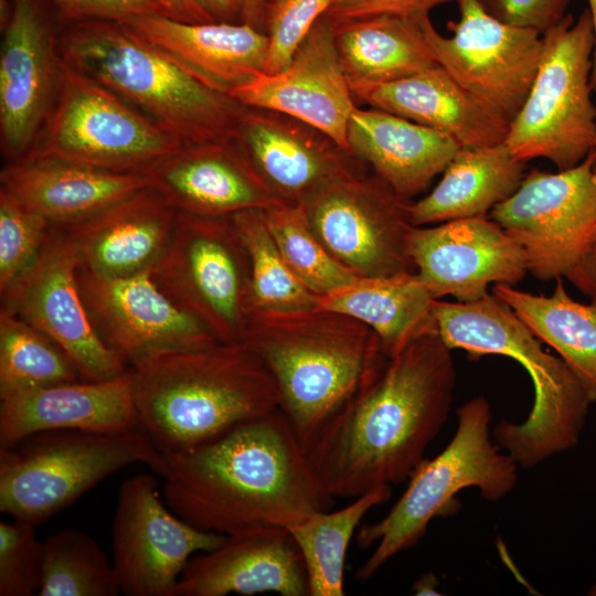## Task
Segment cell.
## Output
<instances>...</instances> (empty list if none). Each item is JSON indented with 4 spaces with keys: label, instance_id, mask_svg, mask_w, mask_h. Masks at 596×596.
I'll return each mask as SVG.
<instances>
[{
    "label": "cell",
    "instance_id": "e0dca14e",
    "mask_svg": "<svg viewBox=\"0 0 596 596\" xmlns=\"http://www.w3.org/2000/svg\"><path fill=\"white\" fill-rule=\"evenodd\" d=\"M77 279L94 327L129 368L217 340L161 290L152 270L105 277L78 266Z\"/></svg>",
    "mask_w": 596,
    "mask_h": 596
},
{
    "label": "cell",
    "instance_id": "7bdbcfd3",
    "mask_svg": "<svg viewBox=\"0 0 596 596\" xmlns=\"http://www.w3.org/2000/svg\"><path fill=\"white\" fill-rule=\"evenodd\" d=\"M571 0H478L498 20L543 34L567 13Z\"/></svg>",
    "mask_w": 596,
    "mask_h": 596
},
{
    "label": "cell",
    "instance_id": "8992f818",
    "mask_svg": "<svg viewBox=\"0 0 596 596\" xmlns=\"http://www.w3.org/2000/svg\"><path fill=\"white\" fill-rule=\"evenodd\" d=\"M63 60L142 111L183 143L236 137L246 106L212 88L171 54L125 24L72 23Z\"/></svg>",
    "mask_w": 596,
    "mask_h": 596
},
{
    "label": "cell",
    "instance_id": "30bf717a",
    "mask_svg": "<svg viewBox=\"0 0 596 596\" xmlns=\"http://www.w3.org/2000/svg\"><path fill=\"white\" fill-rule=\"evenodd\" d=\"M183 146L177 136L62 58L53 106L24 158H58L147 174Z\"/></svg>",
    "mask_w": 596,
    "mask_h": 596
},
{
    "label": "cell",
    "instance_id": "e575fe53",
    "mask_svg": "<svg viewBox=\"0 0 596 596\" xmlns=\"http://www.w3.org/2000/svg\"><path fill=\"white\" fill-rule=\"evenodd\" d=\"M83 380L53 339L0 309V396Z\"/></svg>",
    "mask_w": 596,
    "mask_h": 596
},
{
    "label": "cell",
    "instance_id": "816d5d0a",
    "mask_svg": "<svg viewBox=\"0 0 596 596\" xmlns=\"http://www.w3.org/2000/svg\"><path fill=\"white\" fill-rule=\"evenodd\" d=\"M595 117H596V97H595ZM593 155H594L593 168H594V171L596 172V148L593 150Z\"/></svg>",
    "mask_w": 596,
    "mask_h": 596
},
{
    "label": "cell",
    "instance_id": "c3c4849f",
    "mask_svg": "<svg viewBox=\"0 0 596 596\" xmlns=\"http://www.w3.org/2000/svg\"><path fill=\"white\" fill-rule=\"evenodd\" d=\"M268 0H244L242 22L265 32V11Z\"/></svg>",
    "mask_w": 596,
    "mask_h": 596
},
{
    "label": "cell",
    "instance_id": "cb8c5ba5",
    "mask_svg": "<svg viewBox=\"0 0 596 596\" xmlns=\"http://www.w3.org/2000/svg\"><path fill=\"white\" fill-rule=\"evenodd\" d=\"M0 449L46 430L139 428L130 368L104 381H75L0 396Z\"/></svg>",
    "mask_w": 596,
    "mask_h": 596
},
{
    "label": "cell",
    "instance_id": "3957f363",
    "mask_svg": "<svg viewBox=\"0 0 596 596\" xmlns=\"http://www.w3.org/2000/svg\"><path fill=\"white\" fill-rule=\"evenodd\" d=\"M242 340L274 377L280 409L304 448L389 360L370 327L317 306L249 309Z\"/></svg>",
    "mask_w": 596,
    "mask_h": 596
},
{
    "label": "cell",
    "instance_id": "2e32d148",
    "mask_svg": "<svg viewBox=\"0 0 596 596\" xmlns=\"http://www.w3.org/2000/svg\"><path fill=\"white\" fill-rule=\"evenodd\" d=\"M157 479L138 473L119 489L111 528L113 565L127 596H174L189 560L220 546L226 534L201 530L160 497Z\"/></svg>",
    "mask_w": 596,
    "mask_h": 596
},
{
    "label": "cell",
    "instance_id": "d6986e66",
    "mask_svg": "<svg viewBox=\"0 0 596 596\" xmlns=\"http://www.w3.org/2000/svg\"><path fill=\"white\" fill-rule=\"evenodd\" d=\"M408 255L434 299L475 301L491 284L514 286L528 273L521 247L487 216L413 226Z\"/></svg>",
    "mask_w": 596,
    "mask_h": 596
},
{
    "label": "cell",
    "instance_id": "836d02e7",
    "mask_svg": "<svg viewBox=\"0 0 596 596\" xmlns=\"http://www.w3.org/2000/svg\"><path fill=\"white\" fill-rule=\"evenodd\" d=\"M392 487L373 488L337 511H317L289 525L302 556L309 596H343L349 543L363 517L391 498Z\"/></svg>",
    "mask_w": 596,
    "mask_h": 596
},
{
    "label": "cell",
    "instance_id": "7402d4cb",
    "mask_svg": "<svg viewBox=\"0 0 596 596\" xmlns=\"http://www.w3.org/2000/svg\"><path fill=\"white\" fill-rule=\"evenodd\" d=\"M309 596L299 549L284 526L256 525L226 534L224 542L193 555L174 596L254 595Z\"/></svg>",
    "mask_w": 596,
    "mask_h": 596
},
{
    "label": "cell",
    "instance_id": "f5cc1de1",
    "mask_svg": "<svg viewBox=\"0 0 596 596\" xmlns=\"http://www.w3.org/2000/svg\"><path fill=\"white\" fill-rule=\"evenodd\" d=\"M588 595L596 596V583L589 588Z\"/></svg>",
    "mask_w": 596,
    "mask_h": 596
},
{
    "label": "cell",
    "instance_id": "7a4b0ae2",
    "mask_svg": "<svg viewBox=\"0 0 596 596\" xmlns=\"http://www.w3.org/2000/svg\"><path fill=\"white\" fill-rule=\"evenodd\" d=\"M162 458L166 503L201 530L288 528L333 503L280 408Z\"/></svg>",
    "mask_w": 596,
    "mask_h": 596
},
{
    "label": "cell",
    "instance_id": "681fc988",
    "mask_svg": "<svg viewBox=\"0 0 596 596\" xmlns=\"http://www.w3.org/2000/svg\"><path fill=\"white\" fill-rule=\"evenodd\" d=\"M438 578L433 573L422 575L413 585L415 595H439Z\"/></svg>",
    "mask_w": 596,
    "mask_h": 596
},
{
    "label": "cell",
    "instance_id": "44dd1931",
    "mask_svg": "<svg viewBox=\"0 0 596 596\" xmlns=\"http://www.w3.org/2000/svg\"><path fill=\"white\" fill-rule=\"evenodd\" d=\"M236 139L284 204L304 205L331 181L370 170L320 129L275 110L246 107Z\"/></svg>",
    "mask_w": 596,
    "mask_h": 596
},
{
    "label": "cell",
    "instance_id": "8fae6325",
    "mask_svg": "<svg viewBox=\"0 0 596 596\" xmlns=\"http://www.w3.org/2000/svg\"><path fill=\"white\" fill-rule=\"evenodd\" d=\"M152 277L217 340H242L251 304V265L231 216L178 212Z\"/></svg>",
    "mask_w": 596,
    "mask_h": 596
},
{
    "label": "cell",
    "instance_id": "603a6c76",
    "mask_svg": "<svg viewBox=\"0 0 596 596\" xmlns=\"http://www.w3.org/2000/svg\"><path fill=\"white\" fill-rule=\"evenodd\" d=\"M147 175L150 187L182 213L232 216L281 204L236 137L185 145Z\"/></svg>",
    "mask_w": 596,
    "mask_h": 596
},
{
    "label": "cell",
    "instance_id": "ab89813d",
    "mask_svg": "<svg viewBox=\"0 0 596 596\" xmlns=\"http://www.w3.org/2000/svg\"><path fill=\"white\" fill-rule=\"evenodd\" d=\"M337 0H269L265 11L268 53L265 73L280 71L316 22Z\"/></svg>",
    "mask_w": 596,
    "mask_h": 596
},
{
    "label": "cell",
    "instance_id": "d6a6232c",
    "mask_svg": "<svg viewBox=\"0 0 596 596\" xmlns=\"http://www.w3.org/2000/svg\"><path fill=\"white\" fill-rule=\"evenodd\" d=\"M543 343L550 345L596 403V304L575 300L564 278L555 279L550 296L509 285L492 289Z\"/></svg>",
    "mask_w": 596,
    "mask_h": 596
},
{
    "label": "cell",
    "instance_id": "9a60e30c",
    "mask_svg": "<svg viewBox=\"0 0 596 596\" xmlns=\"http://www.w3.org/2000/svg\"><path fill=\"white\" fill-rule=\"evenodd\" d=\"M78 266L65 230L52 225L34 262L0 292V309L58 343L83 380L113 379L129 368L94 327L81 294Z\"/></svg>",
    "mask_w": 596,
    "mask_h": 596
},
{
    "label": "cell",
    "instance_id": "f35d334b",
    "mask_svg": "<svg viewBox=\"0 0 596 596\" xmlns=\"http://www.w3.org/2000/svg\"><path fill=\"white\" fill-rule=\"evenodd\" d=\"M51 227L45 217L0 190V292L34 262Z\"/></svg>",
    "mask_w": 596,
    "mask_h": 596
},
{
    "label": "cell",
    "instance_id": "f907efd6",
    "mask_svg": "<svg viewBox=\"0 0 596 596\" xmlns=\"http://www.w3.org/2000/svg\"><path fill=\"white\" fill-rule=\"evenodd\" d=\"M588 12L592 21L593 29V56H592V73L590 85L594 93H596V0H587Z\"/></svg>",
    "mask_w": 596,
    "mask_h": 596
},
{
    "label": "cell",
    "instance_id": "ee69618b",
    "mask_svg": "<svg viewBox=\"0 0 596 596\" xmlns=\"http://www.w3.org/2000/svg\"><path fill=\"white\" fill-rule=\"evenodd\" d=\"M453 1L457 0H337L323 15L332 25L381 14L418 19Z\"/></svg>",
    "mask_w": 596,
    "mask_h": 596
},
{
    "label": "cell",
    "instance_id": "277c9868",
    "mask_svg": "<svg viewBox=\"0 0 596 596\" xmlns=\"http://www.w3.org/2000/svg\"><path fill=\"white\" fill-rule=\"evenodd\" d=\"M130 370L139 426L162 455L280 408L274 377L243 340L169 352Z\"/></svg>",
    "mask_w": 596,
    "mask_h": 596
},
{
    "label": "cell",
    "instance_id": "f546056e",
    "mask_svg": "<svg viewBox=\"0 0 596 596\" xmlns=\"http://www.w3.org/2000/svg\"><path fill=\"white\" fill-rule=\"evenodd\" d=\"M524 169L525 162L504 141L459 147L434 189L412 201V224L424 226L487 216L519 188Z\"/></svg>",
    "mask_w": 596,
    "mask_h": 596
},
{
    "label": "cell",
    "instance_id": "ba28073f",
    "mask_svg": "<svg viewBox=\"0 0 596 596\" xmlns=\"http://www.w3.org/2000/svg\"><path fill=\"white\" fill-rule=\"evenodd\" d=\"M134 464L147 465L159 476L163 469L162 454L141 427L33 434L0 449V511L36 525Z\"/></svg>",
    "mask_w": 596,
    "mask_h": 596
},
{
    "label": "cell",
    "instance_id": "60d3db41",
    "mask_svg": "<svg viewBox=\"0 0 596 596\" xmlns=\"http://www.w3.org/2000/svg\"><path fill=\"white\" fill-rule=\"evenodd\" d=\"M31 523L0 522V595H38L41 583L42 541Z\"/></svg>",
    "mask_w": 596,
    "mask_h": 596
},
{
    "label": "cell",
    "instance_id": "d4e9b609",
    "mask_svg": "<svg viewBox=\"0 0 596 596\" xmlns=\"http://www.w3.org/2000/svg\"><path fill=\"white\" fill-rule=\"evenodd\" d=\"M177 219L178 211L147 187L62 227L79 267L98 276L124 277L153 269L171 241Z\"/></svg>",
    "mask_w": 596,
    "mask_h": 596
},
{
    "label": "cell",
    "instance_id": "b9f144b4",
    "mask_svg": "<svg viewBox=\"0 0 596 596\" xmlns=\"http://www.w3.org/2000/svg\"><path fill=\"white\" fill-rule=\"evenodd\" d=\"M57 15L63 22L76 23L89 20L113 21L128 24L131 20L163 14L152 0H53Z\"/></svg>",
    "mask_w": 596,
    "mask_h": 596
},
{
    "label": "cell",
    "instance_id": "4dcf8cb0",
    "mask_svg": "<svg viewBox=\"0 0 596 596\" xmlns=\"http://www.w3.org/2000/svg\"><path fill=\"white\" fill-rule=\"evenodd\" d=\"M427 17L381 14L331 24L349 86L391 82L436 65L424 29Z\"/></svg>",
    "mask_w": 596,
    "mask_h": 596
},
{
    "label": "cell",
    "instance_id": "f6af8a7d",
    "mask_svg": "<svg viewBox=\"0 0 596 596\" xmlns=\"http://www.w3.org/2000/svg\"><path fill=\"white\" fill-rule=\"evenodd\" d=\"M565 278L596 304V226Z\"/></svg>",
    "mask_w": 596,
    "mask_h": 596
},
{
    "label": "cell",
    "instance_id": "1f68e13d",
    "mask_svg": "<svg viewBox=\"0 0 596 596\" xmlns=\"http://www.w3.org/2000/svg\"><path fill=\"white\" fill-rule=\"evenodd\" d=\"M434 298L416 272L358 277L322 297L317 307L350 316L370 327L389 356L416 337L436 330Z\"/></svg>",
    "mask_w": 596,
    "mask_h": 596
},
{
    "label": "cell",
    "instance_id": "5b68a950",
    "mask_svg": "<svg viewBox=\"0 0 596 596\" xmlns=\"http://www.w3.org/2000/svg\"><path fill=\"white\" fill-rule=\"evenodd\" d=\"M433 316L451 350L475 359L508 356L530 375L534 401L528 417L518 424L500 419L492 436L519 467L531 469L576 446L593 402L564 361L546 352L503 300L490 292L469 302L435 299Z\"/></svg>",
    "mask_w": 596,
    "mask_h": 596
},
{
    "label": "cell",
    "instance_id": "4316f807",
    "mask_svg": "<svg viewBox=\"0 0 596 596\" xmlns=\"http://www.w3.org/2000/svg\"><path fill=\"white\" fill-rule=\"evenodd\" d=\"M0 190L52 225L84 221L150 187L145 173H121L58 158H23L7 162Z\"/></svg>",
    "mask_w": 596,
    "mask_h": 596
},
{
    "label": "cell",
    "instance_id": "7dc6e473",
    "mask_svg": "<svg viewBox=\"0 0 596 596\" xmlns=\"http://www.w3.org/2000/svg\"><path fill=\"white\" fill-rule=\"evenodd\" d=\"M217 22L243 23L244 0H198Z\"/></svg>",
    "mask_w": 596,
    "mask_h": 596
},
{
    "label": "cell",
    "instance_id": "ac0fdd59",
    "mask_svg": "<svg viewBox=\"0 0 596 596\" xmlns=\"http://www.w3.org/2000/svg\"><path fill=\"white\" fill-rule=\"evenodd\" d=\"M1 31L0 140L11 162L28 155L53 106L62 57L39 0H10Z\"/></svg>",
    "mask_w": 596,
    "mask_h": 596
},
{
    "label": "cell",
    "instance_id": "83f0119b",
    "mask_svg": "<svg viewBox=\"0 0 596 596\" xmlns=\"http://www.w3.org/2000/svg\"><path fill=\"white\" fill-rule=\"evenodd\" d=\"M125 25L227 95L265 73L268 36L246 23H191L148 14Z\"/></svg>",
    "mask_w": 596,
    "mask_h": 596
},
{
    "label": "cell",
    "instance_id": "bcb514c9",
    "mask_svg": "<svg viewBox=\"0 0 596 596\" xmlns=\"http://www.w3.org/2000/svg\"><path fill=\"white\" fill-rule=\"evenodd\" d=\"M162 10L163 15L178 21L203 23L215 21L198 0H152Z\"/></svg>",
    "mask_w": 596,
    "mask_h": 596
},
{
    "label": "cell",
    "instance_id": "74e56055",
    "mask_svg": "<svg viewBox=\"0 0 596 596\" xmlns=\"http://www.w3.org/2000/svg\"><path fill=\"white\" fill-rule=\"evenodd\" d=\"M263 212L286 263L317 297L329 295L358 278L323 246L301 205L281 203L264 209Z\"/></svg>",
    "mask_w": 596,
    "mask_h": 596
},
{
    "label": "cell",
    "instance_id": "52a82bcc",
    "mask_svg": "<svg viewBox=\"0 0 596 596\" xmlns=\"http://www.w3.org/2000/svg\"><path fill=\"white\" fill-rule=\"evenodd\" d=\"M491 408L485 396H475L457 411V428L447 446L424 459L389 513L377 522L360 526L361 549H375L356 571L366 581L397 553L415 546L430 521L458 508L457 494L478 488L482 498L498 501L518 480V465L491 439Z\"/></svg>",
    "mask_w": 596,
    "mask_h": 596
},
{
    "label": "cell",
    "instance_id": "d590c367",
    "mask_svg": "<svg viewBox=\"0 0 596 596\" xmlns=\"http://www.w3.org/2000/svg\"><path fill=\"white\" fill-rule=\"evenodd\" d=\"M120 593L113 563L88 534L73 529L42 541L40 596H116Z\"/></svg>",
    "mask_w": 596,
    "mask_h": 596
},
{
    "label": "cell",
    "instance_id": "4fadbf2b",
    "mask_svg": "<svg viewBox=\"0 0 596 596\" xmlns=\"http://www.w3.org/2000/svg\"><path fill=\"white\" fill-rule=\"evenodd\" d=\"M459 18L439 33L429 17L424 29L434 58L462 88L510 124L535 77L543 38L538 31L504 23L478 0H457Z\"/></svg>",
    "mask_w": 596,
    "mask_h": 596
},
{
    "label": "cell",
    "instance_id": "9c48e42d",
    "mask_svg": "<svg viewBox=\"0 0 596 596\" xmlns=\"http://www.w3.org/2000/svg\"><path fill=\"white\" fill-rule=\"evenodd\" d=\"M542 38L535 77L509 124L504 142L523 162L542 158L564 170L581 163L596 148L588 9L577 19L567 13Z\"/></svg>",
    "mask_w": 596,
    "mask_h": 596
},
{
    "label": "cell",
    "instance_id": "6da1fadb",
    "mask_svg": "<svg viewBox=\"0 0 596 596\" xmlns=\"http://www.w3.org/2000/svg\"><path fill=\"white\" fill-rule=\"evenodd\" d=\"M451 351L437 330L416 337L305 447L333 498L409 479L449 416Z\"/></svg>",
    "mask_w": 596,
    "mask_h": 596
},
{
    "label": "cell",
    "instance_id": "8d00e7d4",
    "mask_svg": "<svg viewBox=\"0 0 596 596\" xmlns=\"http://www.w3.org/2000/svg\"><path fill=\"white\" fill-rule=\"evenodd\" d=\"M231 219L249 258V309L289 311L316 307L318 297L307 289L286 263L263 210L242 211Z\"/></svg>",
    "mask_w": 596,
    "mask_h": 596
},
{
    "label": "cell",
    "instance_id": "db71d44e",
    "mask_svg": "<svg viewBox=\"0 0 596 596\" xmlns=\"http://www.w3.org/2000/svg\"><path fill=\"white\" fill-rule=\"evenodd\" d=\"M269 1V0H268Z\"/></svg>",
    "mask_w": 596,
    "mask_h": 596
},
{
    "label": "cell",
    "instance_id": "5bb4252c",
    "mask_svg": "<svg viewBox=\"0 0 596 596\" xmlns=\"http://www.w3.org/2000/svg\"><path fill=\"white\" fill-rule=\"evenodd\" d=\"M593 162L592 151L568 169L531 170L489 214L518 243L539 280L565 278L596 226Z\"/></svg>",
    "mask_w": 596,
    "mask_h": 596
},
{
    "label": "cell",
    "instance_id": "f1b7e54d",
    "mask_svg": "<svg viewBox=\"0 0 596 596\" xmlns=\"http://www.w3.org/2000/svg\"><path fill=\"white\" fill-rule=\"evenodd\" d=\"M349 150L401 198L425 191L440 174L458 143L444 132L375 108H359L349 121Z\"/></svg>",
    "mask_w": 596,
    "mask_h": 596
},
{
    "label": "cell",
    "instance_id": "7c38bea8",
    "mask_svg": "<svg viewBox=\"0 0 596 596\" xmlns=\"http://www.w3.org/2000/svg\"><path fill=\"white\" fill-rule=\"evenodd\" d=\"M411 200L373 171L340 177L304 205L329 253L358 277L415 272L408 255Z\"/></svg>",
    "mask_w": 596,
    "mask_h": 596
},
{
    "label": "cell",
    "instance_id": "484cf974",
    "mask_svg": "<svg viewBox=\"0 0 596 596\" xmlns=\"http://www.w3.org/2000/svg\"><path fill=\"white\" fill-rule=\"evenodd\" d=\"M350 89L356 104L444 132L459 147L500 143L508 134L509 124L438 64L391 82L350 85Z\"/></svg>",
    "mask_w": 596,
    "mask_h": 596
},
{
    "label": "cell",
    "instance_id": "ffe728a7",
    "mask_svg": "<svg viewBox=\"0 0 596 596\" xmlns=\"http://www.w3.org/2000/svg\"><path fill=\"white\" fill-rule=\"evenodd\" d=\"M228 95L246 107L302 120L349 150L348 126L358 104L341 66L332 25L324 15L280 71L262 73Z\"/></svg>",
    "mask_w": 596,
    "mask_h": 596
}]
</instances>
